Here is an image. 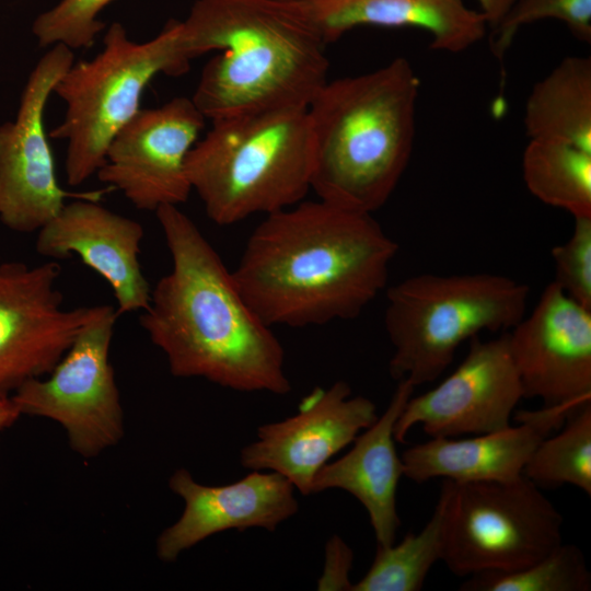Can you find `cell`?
<instances>
[{"label": "cell", "mask_w": 591, "mask_h": 591, "mask_svg": "<svg viewBox=\"0 0 591 591\" xmlns=\"http://www.w3.org/2000/svg\"><path fill=\"white\" fill-rule=\"evenodd\" d=\"M375 404L337 381L315 387L298 413L257 429L256 440L241 450V465L270 471L288 478L296 490L311 495L312 480L332 456L354 442L378 418Z\"/></svg>", "instance_id": "14"}, {"label": "cell", "mask_w": 591, "mask_h": 591, "mask_svg": "<svg viewBox=\"0 0 591 591\" xmlns=\"http://www.w3.org/2000/svg\"><path fill=\"white\" fill-rule=\"evenodd\" d=\"M205 120L188 97L139 109L115 134L95 175L139 210L178 206L192 192L185 163Z\"/></svg>", "instance_id": "12"}, {"label": "cell", "mask_w": 591, "mask_h": 591, "mask_svg": "<svg viewBox=\"0 0 591 591\" xmlns=\"http://www.w3.org/2000/svg\"><path fill=\"white\" fill-rule=\"evenodd\" d=\"M461 591H589L591 573L582 551L561 543L535 563L514 571L466 577Z\"/></svg>", "instance_id": "25"}, {"label": "cell", "mask_w": 591, "mask_h": 591, "mask_svg": "<svg viewBox=\"0 0 591 591\" xmlns=\"http://www.w3.org/2000/svg\"><path fill=\"white\" fill-rule=\"evenodd\" d=\"M523 390L511 358L508 334L483 341L475 336L464 360L436 387L410 396L394 428L403 442L417 425L430 437L456 438L502 430Z\"/></svg>", "instance_id": "13"}, {"label": "cell", "mask_w": 591, "mask_h": 591, "mask_svg": "<svg viewBox=\"0 0 591 591\" xmlns=\"http://www.w3.org/2000/svg\"><path fill=\"white\" fill-rule=\"evenodd\" d=\"M118 313L94 305L89 321L47 376L31 379L12 393L23 415L60 424L71 449L90 459L119 442L123 408L109 347Z\"/></svg>", "instance_id": "9"}, {"label": "cell", "mask_w": 591, "mask_h": 591, "mask_svg": "<svg viewBox=\"0 0 591 591\" xmlns=\"http://www.w3.org/2000/svg\"><path fill=\"white\" fill-rule=\"evenodd\" d=\"M523 179L546 205L591 217V152L556 139H531L522 158Z\"/></svg>", "instance_id": "22"}, {"label": "cell", "mask_w": 591, "mask_h": 591, "mask_svg": "<svg viewBox=\"0 0 591 591\" xmlns=\"http://www.w3.org/2000/svg\"><path fill=\"white\" fill-rule=\"evenodd\" d=\"M185 166L192 190L219 225L291 207L311 189L306 107H276L211 120Z\"/></svg>", "instance_id": "5"}, {"label": "cell", "mask_w": 591, "mask_h": 591, "mask_svg": "<svg viewBox=\"0 0 591 591\" xmlns=\"http://www.w3.org/2000/svg\"><path fill=\"white\" fill-rule=\"evenodd\" d=\"M172 268L151 289L139 323L176 378L239 392L291 391L285 351L241 293L233 273L178 206L155 211Z\"/></svg>", "instance_id": "2"}, {"label": "cell", "mask_w": 591, "mask_h": 591, "mask_svg": "<svg viewBox=\"0 0 591 591\" xmlns=\"http://www.w3.org/2000/svg\"><path fill=\"white\" fill-rule=\"evenodd\" d=\"M354 552L338 535H332L325 545V563L317 580L320 591H351L350 571Z\"/></svg>", "instance_id": "29"}, {"label": "cell", "mask_w": 591, "mask_h": 591, "mask_svg": "<svg viewBox=\"0 0 591 591\" xmlns=\"http://www.w3.org/2000/svg\"><path fill=\"white\" fill-rule=\"evenodd\" d=\"M169 486L185 506L179 519L157 540L158 557L165 563L223 531L259 528L274 532L299 510L292 483L270 471H252L237 482L207 486L179 468L172 474Z\"/></svg>", "instance_id": "16"}, {"label": "cell", "mask_w": 591, "mask_h": 591, "mask_svg": "<svg viewBox=\"0 0 591 591\" xmlns=\"http://www.w3.org/2000/svg\"><path fill=\"white\" fill-rule=\"evenodd\" d=\"M21 415L11 395H0V433L11 427Z\"/></svg>", "instance_id": "30"}, {"label": "cell", "mask_w": 591, "mask_h": 591, "mask_svg": "<svg viewBox=\"0 0 591 591\" xmlns=\"http://www.w3.org/2000/svg\"><path fill=\"white\" fill-rule=\"evenodd\" d=\"M72 63V49L54 45L30 73L15 119L0 125V222L12 231L37 232L60 211L67 197L97 200L103 193L62 189L45 134L48 97Z\"/></svg>", "instance_id": "10"}, {"label": "cell", "mask_w": 591, "mask_h": 591, "mask_svg": "<svg viewBox=\"0 0 591 591\" xmlns=\"http://www.w3.org/2000/svg\"><path fill=\"white\" fill-rule=\"evenodd\" d=\"M556 19L581 42H591V0H515L503 20L493 30L490 50L501 61L517 32L526 24Z\"/></svg>", "instance_id": "26"}, {"label": "cell", "mask_w": 591, "mask_h": 591, "mask_svg": "<svg viewBox=\"0 0 591 591\" xmlns=\"http://www.w3.org/2000/svg\"><path fill=\"white\" fill-rule=\"evenodd\" d=\"M327 44L361 25L417 27L430 48L460 53L486 34L487 20L464 0H303Z\"/></svg>", "instance_id": "20"}, {"label": "cell", "mask_w": 591, "mask_h": 591, "mask_svg": "<svg viewBox=\"0 0 591 591\" xmlns=\"http://www.w3.org/2000/svg\"><path fill=\"white\" fill-rule=\"evenodd\" d=\"M179 21H170L152 39L136 43L119 22L104 35L92 60L72 63L53 93L66 104L63 120L50 137L67 140L65 171L70 186L96 174L115 134L140 109V96L159 73L182 76L190 61L179 44Z\"/></svg>", "instance_id": "7"}, {"label": "cell", "mask_w": 591, "mask_h": 591, "mask_svg": "<svg viewBox=\"0 0 591 591\" xmlns=\"http://www.w3.org/2000/svg\"><path fill=\"white\" fill-rule=\"evenodd\" d=\"M398 246L372 213L318 199L266 215L235 282L270 327L351 320L385 288Z\"/></svg>", "instance_id": "1"}, {"label": "cell", "mask_w": 591, "mask_h": 591, "mask_svg": "<svg viewBox=\"0 0 591 591\" xmlns=\"http://www.w3.org/2000/svg\"><path fill=\"white\" fill-rule=\"evenodd\" d=\"M579 408L520 410L514 416L518 425L502 430L466 438L430 437L402 453L403 475L419 484L438 477L457 484L517 480L537 444Z\"/></svg>", "instance_id": "18"}, {"label": "cell", "mask_w": 591, "mask_h": 591, "mask_svg": "<svg viewBox=\"0 0 591 591\" xmlns=\"http://www.w3.org/2000/svg\"><path fill=\"white\" fill-rule=\"evenodd\" d=\"M528 298L526 285L495 274H421L392 286L384 314L391 376L414 387L434 381L467 339L512 329Z\"/></svg>", "instance_id": "6"}, {"label": "cell", "mask_w": 591, "mask_h": 591, "mask_svg": "<svg viewBox=\"0 0 591 591\" xmlns=\"http://www.w3.org/2000/svg\"><path fill=\"white\" fill-rule=\"evenodd\" d=\"M445 495L442 488L430 520L399 543L376 545L374 559L351 591H419L432 566L442 559Z\"/></svg>", "instance_id": "23"}, {"label": "cell", "mask_w": 591, "mask_h": 591, "mask_svg": "<svg viewBox=\"0 0 591 591\" xmlns=\"http://www.w3.org/2000/svg\"><path fill=\"white\" fill-rule=\"evenodd\" d=\"M112 1L60 0L35 19L32 32L42 47L62 44L70 49H86L104 28L99 15Z\"/></svg>", "instance_id": "27"}, {"label": "cell", "mask_w": 591, "mask_h": 591, "mask_svg": "<svg viewBox=\"0 0 591 591\" xmlns=\"http://www.w3.org/2000/svg\"><path fill=\"white\" fill-rule=\"evenodd\" d=\"M414 389L407 381H398L383 414L357 436L345 455L327 462L312 480L311 494L341 489L352 495L366 509L378 546L382 547L395 543L401 525L396 493L404 475L394 428Z\"/></svg>", "instance_id": "19"}, {"label": "cell", "mask_w": 591, "mask_h": 591, "mask_svg": "<svg viewBox=\"0 0 591 591\" xmlns=\"http://www.w3.org/2000/svg\"><path fill=\"white\" fill-rule=\"evenodd\" d=\"M442 561L459 577L514 571L563 543L564 518L541 488L522 476L457 484L444 479Z\"/></svg>", "instance_id": "8"}, {"label": "cell", "mask_w": 591, "mask_h": 591, "mask_svg": "<svg viewBox=\"0 0 591 591\" xmlns=\"http://www.w3.org/2000/svg\"><path fill=\"white\" fill-rule=\"evenodd\" d=\"M530 139H556L591 152V58L566 57L532 89L524 109Z\"/></svg>", "instance_id": "21"}, {"label": "cell", "mask_w": 591, "mask_h": 591, "mask_svg": "<svg viewBox=\"0 0 591 591\" xmlns=\"http://www.w3.org/2000/svg\"><path fill=\"white\" fill-rule=\"evenodd\" d=\"M60 274L53 259L0 264V395L47 375L93 314L94 305L63 308Z\"/></svg>", "instance_id": "11"}, {"label": "cell", "mask_w": 591, "mask_h": 591, "mask_svg": "<svg viewBox=\"0 0 591 591\" xmlns=\"http://www.w3.org/2000/svg\"><path fill=\"white\" fill-rule=\"evenodd\" d=\"M508 343L523 397L544 406L591 402V310L555 282L508 333Z\"/></svg>", "instance_id": "15"}, {"label": "cell", "mask_w": 591, "mask_h": 591, "mask_svg": "<svg viewBox=\"0 0 591 591\" xmlns=\"http://www.w3.org/2000/svg\"><path fill=\"white\" fill-rule=\"evenodd\" d=\"M143 236L138 221L79 198L37 231L35 247L53 260L78 255L109 285L120 315L141 312L150 302L151 287L139 262Z\"/></svg>", "instance_id": "17"}, {"label": "cell", "mask_w": 591, "mask_h": 591, "mask_svg": "<svg viewBox=\"0 0 591 591\" xmlns=\"http://www.w3.org/2000/svg\"><path fill=\"white\" fill-rule=\"evenodd\" d=\"M555 282L568 297L591 310V217L575 218L570 239L552 250Z\"/></svg>", "instance_id": "28"}, {"label": "cell", "mask_w": 591, "mask_h": 591, "mask_svg": "<svg viewBox=\"0 0 591 591\" xmlns=\"http://www.w3.org/2000/svg\"><path fill=\"white\" fill-rule=\"evenodd\" d=\"M178 44L189 61L219 51L192 97L210 120L308 107L327 81V43L303 0H197Z\"/></svg>", "instance_id": "3"}, {"label": "cell", "mask_w": 591, "mask_h": 591, "mask_svg": "<svg viewBox=\"0 0 591 591\" xmlns=\"http://www.w3.org/2000/svg\"><path fill=\"white\" fill-rule=\"evenodd\" d=\"M523 476L540 488L572 485L591 495V402L537 444Z\"/></svg>", "instance_id": "24"}, {"label": "cell", "mask_w": 591, "mask_h": 591, "mask_svg": "<svg viewBox=\"0 0 591 591\" xmlns=\"http://www.w3.org/2000/svg\"><path fill=\"white\" fill-rule=\"evenodd\" d=\"M418 91L403 57L326 81L306 107L318 199L368 213L387 201L412 155Z\"/></svg>", "instance_id": "4"}]
</instances>
